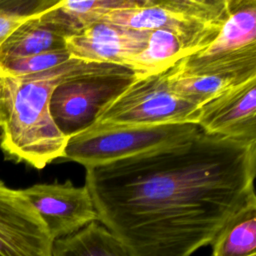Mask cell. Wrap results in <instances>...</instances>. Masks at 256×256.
Here are the masks:
<instances>
[{
  "mask_svg": "<svg viewBox=\"0 0 256 256\" xmlns=\"http://www.w3.org/2000/svg\"><path fill=\"white\" fill-rule=\"evenodd\" d=\"M41 14L24 22L0 45V59L31 56L65 48L66 36L46 22Z\"/></svg>",
  "mask_w": 256,
  "mask_h": 256,
  "instance_id": "4fadbf2b",
  "label": "cell"
},
{
  "mask_svg": "<svg viewBox=\"0 0 256 256\" xmlns=\"http://www.w3.org/2000/svg\"><path fill=\"white\" fill-rule=\"evenodd\" d=\"M53 243L21 189L0 180V256H53Z\"/></svg>",
  "mask_w": 256,
  "mask_h": 256,
  "instance_id": "9c48e42d",
  "label": "cell"
},
{
  "mask_svg": "<svg viewBox=\"0 0 256 256\" xmlns=\"http://www.w3.org/2000/svg\"><path fill=\"white\" fill-rule=\"evenodd\" d=\"M251 256H256V254H253V255H251Z\"/></svg>",
  "mask_w": 256,
  "mask_h": 256,
  "instance_id": "44dd1931",
  "label": "cell"
},
{
  "mask_svg": "<svg viewBox=\"0 0 256 256\" xmlns=\"http://www.w3.org/2000/svg\"><path fill=\"white\" fill-rule=\"evenodd\" d=\"M195 124L209 135L256 141V78L234 86L200 106Z\"/></svg>",
  "mask_w": 256,
  "mask_h": 256,
  "instance_id": "30bf717a",
  "label": "cell"
},
{
  "mask_svg": "<svg viewBox=\"0 0 256 256\" xmlns=\"http://www.w3.org/2000/svg\"><path fill=\"white\" fill-rule=\"evenodd\" d=\"M252 44H256V0H230L228 17L216 39L198 53L217 54Z\"/></svg>",
  "mask_w": 256,
  "mask_h": 256,
  "instance_id": "2e32d148",
  "label": "cell"
},
{
  "mask_svg": "<svg viewBox=\"0 0 256 256\" xmlns=\"http://www.w3.org/2000/svg\"><path fill=\"white\" fill-rule=\"evenodd\" d=\"M135 2L136 0H62L46 9L41 17L68 37L102 22L112 11L132 7Z\"/></svg>",
  "mask_w": 256,
  "mask_h": 256,
  "instance_id": "7c38bea8",
  "label": "cell"
},
{
  "mask_svg": "<svg viewBox=\"0 0 256 256\" xmlns=\"http://www.w3.org/2000/svg\"><path fill=\"white\" fill-rule=\"evenodd\" d=\"M21 191L44 222L53 241L98 221L85 185L75 186L67 180L64 183H38Z\"/></svg>",
  "mask_w": 256,
  "mask_h": 256,
  "instance_id": "ba28073f",
  "label": "cell"
},
{
  "mask_svg": "<svg viewBox=\"0 0 256 256\" xmlns=\"http://www.w3.org/2000/svg\"><path fill=\"white\" fill-rule=\"evenodd\" d=\"M124 67L85 62L77 59L44 72L23 77H5L7 114L0 129L2 150L18 162L43 169L58 158H64L68 137L54 123L50 99L63 81L94 74L117 72ZM2 75V74H1Z\"/></svg>",
  "mask_w": 256,
  "mask_h": 256,
  "instance_id": "7a4b0ae2",
  "label": "cell"
},
{
  "mask_svg": "<svg viewBox=\"0 0 256 256\" xmlns=\"http://www.w3.org/2000/svg\"><path fill=\"white\" fill-rule=\"evenodd\" d=\"M256 141L209 135L85 168L98 222L132 256H191L256 202Z\"/></svg>",
  "mask_w": 256,
  "mask_h": 256,
  "instance_id": "6da1fadb",
  "label": "cell"
},
{
  "mask_svg": "<svg viewBox=\"0 0 256 256\" xmlns=\"http://www.w3.org/2000/svg\"><path fill=\"white\" fill-rule=\"evenodd\" d=\"M7 103H8V93L6 81L3 75L0 73V129L4 124L7 114Z\"/></svg>",
  "mask_w": 256,
  "mask_h": 256,
  "instance_id": "ffe728a7",
  "label": "cell"
},
{
  "mask_svg": "<svg viewBox=\"0 0 256 256\" xmlns=\"http://www.w3.org/2000/svg\"><path fill=\"white\" fill-rule=\"evenodd\" d=\"M229 5L230 0H136L132 7L110 12L102 22L141 31L168 30L190 56L213 43L228 17Z\"/></svg>",
  "mask_w": 256,
  "mask_h": 256,
  "instance_id": "3957f363",
  "label": "cell"
},
{
  "mask_svg": "<svg viewBox=\"0 0 256 256\" xmlns=\"http://www.w3.org/2000/svg\"><path fill=\"white\" fill-rule=\"evenodd\" d=\"M187 56L184 44L174 33L156 29L149 31L145 48L127 62L126 68L140 78L164 72Z\"/></svg>",
  "mask_w": 256,
  "mask_h": 256,
  "instance_id": "5bb4252c",
  "label": "cell"
},
{
  "mask_svg": "<svg viewBox=\"0 0 256 256\" xmlns=\"http://www.w3.org/2000/svg\"><path fill=\"white\" fill-rule=\"evenodd\" d=\"M56 1L0 0V45L24 22L41 14Z\"/></svg>",
  "mask_w": 256,
  "mask_h": 256,
  "instance_id": "d6986e66",
  "label": "cell"
},
{
  "mask_svg": "<svg viewBox=\"0 0 256 256\" xmlns=\"http://www.w3.org/2000/svg\"><path fill=\"white\" fill-rule=\"evenodd\" d=\"M171 89L200 107L220 93L256 78V44L217 54H194L165 71Z\"/></svg>",
  "mask_w": 256,
  "mask_h": 256,
  "instance_id": "8992f818",
  "label": "cell"
},
{
  "mask_svg": "<svg viewBox=\"0 0 256 256\" xmlns=\"http://www.w3.org/2000/svg\"><path fill=\"white\" fill-rule=\"evenodd\" d=\"M197 113L198 107L171 89L164 71L136 77L99 112L92 124L130 127L195 124Z\"/></svg>",
  "mask_w": 256,
  "mask_h": 256,
  "instance_id": "5b68a950",
  "label": "cell"
},
{
  "mask_svg": "<svg viewBox=\"0 0 256 256\" xmlns=\"http://www.w3.org/2000/svg\"><path fill=\"white\" fill-rule=\"evenodd\" d=\"M135 79V74L124 68L63 81L51 95V117L57 128L69 138L89 127L99 112Z\"/></svg>",
  "mask_w": 256,
  "mask_h": 256,
  "instance_id": "52a82bcc",
  "label": "cell"
},
{
  "mask_svg": "<svg viewBox=\"0 0 256 256\" xmlns=\"http://www.w3.org/2000/svg\"><path fill=\"white\" fill-rule=\"evenodd\" d=\"M53 256H132L125 245L100 222L55 240Z\"/></svg>",
  "mask_w": 256,
  "mask_h": 256,
  "instance_id": "9a60e30c",
  "label": "cell"
},
{
  "mask_svg": "<svg viewBox=\"0 0 256 256\" xmlns=\"http://www.w3.org/2000/svg\"><path fill=\"white\" fill-rule=\"evenodd\" d=\"M149 31L99 22L65 39V48L72 59L105 63L126 68L127 62L141 52Z\"/></svg>",
  "mask_w": 256,
  "mask_h": 256,
  "instance_id": "8fae6325",
  "label": "cell"
},
{
  "mask_svg": "<svg viewBox=\"0 0 256 256\" xmlns=\"http://www.w3.org/2000/svg\"><path fill=\"white\" fill-rule=\"evenodd\" d=\"M72 59L66 48L39 54L0 59V73L5 77H23L53 69Z\"/></svg>",
  "mask_w": 256,
  "mask_h": 256,
  "instance_id": "ac0fdd59",
  "label": "cell"
},
{
  "mask_svg": "<svg viewBox=\"0 0 256 256\" xmlns=\"http://www.w3.org/2000/svg\"><path fill=\"white\" fill-rule=\"evenodd\" d=\"M211 256L256 254V202L239 211L210 243Z\"/></svg>",
  "mask_w": 256,
  "mask_h": 256,
  "instance_id": "e0dca14e",
  "label": "cell"
},
{
  "mask_svg": "<svg viewBox=\"0 0 256 256\" xmlns=\"http://www.w3.org/2000/svg\"><path fill=\"white\" fill-rule=\"evenodd\" d=\"M201 129L194 123L130 127L92 124L69 136L64 158L85 168L183 142Z\"/></svg>",
  "mask_w": 256,
  "mask_h": 256,
  "instance_id": "277c9868",
  "label": "cell"
}]
</instances>
